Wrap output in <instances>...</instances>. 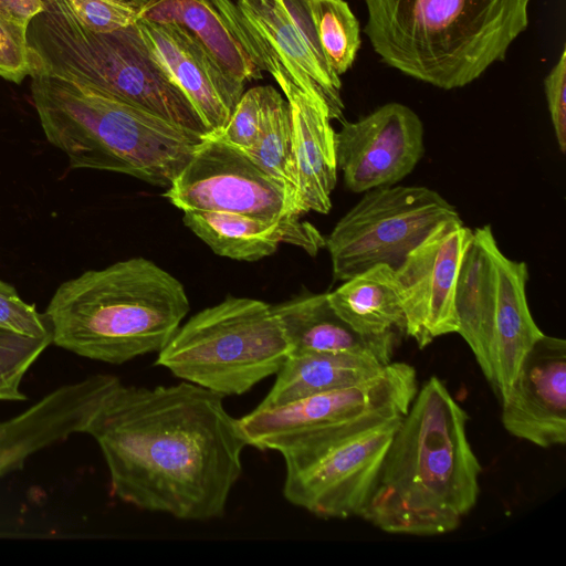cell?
<instances>
[{"label": "cell", "instance_id": "5bb4252c", "mask_svg": "<svg viewBox=\"0 0 566 566\" xmlns=\"http://www.w3.org/2000/svg\"><path fill=\"white\" fill-rule=\"evenodd\" d=\"M335 132L337 169L355 193L397 185L424 154V128L409 106L386 103Z\"/></svg>", "mask_w": 566, "mask_h": 566}, {"label": "cell", "instance_id": "4fadbf2b", "mask_svg": "<svg viewBox=\"0 0 566 566\" xmlns=\"http://www.w3.org/2000/svg\"><path fill=\"white\" fill-rule=\"evenodd\" d=\"M472 229L461 218L439 223L395 270L405 333L419 348L457 333V282Z\"/></svg>", "mask_w": 566, "mask_h": 566}, {"label": "cell", "instance_id": "484cf974", "mask_svg": "<svg viewBox=\"0 0 566 566\" xmlns=\"http://www.w3.org/2000/svg\"><path fill=\"white\" fill-rule=\"evenodd\" d=\"M243 151L268 175L295 189L290 107L274 87L261 133L255 143Z\"/></svg>", "mask_w": 566, "mask_h": 566}, {"label": "cell", "instance_id": "e0dca14e", "mask_svg": "<svg viewBox=\"0 0 566 566\" xmlns=\"http://www.w3.org/2000/svg\"><path fill=\"white\" fill-rule=\"evenodd\" d=\"M149 52L190 101L209 134L228 122L245 83L229 74L186 28L137 20Z\"/></svg>", "mask_w": 566, "mask_h": 566}, {"label": "cell", "instance_id": "ac0fdd59", "mask_svg": "<svg viewBox=\"0 0 566 566\" xmlns=\"http://www.w3.org/2000/svg\"><path fill=\"white\" fill-rule=\"evenodd\" d=\"M112 375L95 374L50 391L19 415L0 421V476L28 457L74 433H85Z\"/></svg>", "mask_w": 566, "mask_h": 566}, {"label": "cell", "instance_id": "4316f807", "mask_svg": "<svg viewBox=\"0 0 566 566\" xmlns=\"http://www.w3.org/2000/svg\"><path fill=\"white\" fill-rule=\"evenodd\" d=\"M52 344L51 337L31 338L0 329V401H24L23 377Z\"/></svg>", "mask_w": 566, "mask_h": 566}, {"label": "cell", "instance_id": "5b68a950", "mask_svg": "<svg viewBox=\"0 0 566 566\" xmlns=\"http://www.w3.org/2000/svg\"><path fill=\"white\" fill-rule=\"evenodd\" d=\"M31 97L46 140L74 169L169 187L202 136L91 85L33 71Z\"/></svg>", "mask_w": 566, "mask_h": 566}, {"label": "cell", "instance_id": "7a4b0ae2", "mask_svg": "<svg viewBox=\"0 0 566 566\" xmlns=\"http://www.w3.org/2000/svg\"><path fill=\"white\" fill-rule=\"evenodd\" d=\"M468 419L444 384L430 377L402 417L359 516L390 534L454 531L480 492L482 467Z\"/></svg>", "mask_w": 566, "mask_h": 566}, {"label": "cell", "instance_id": "8992f818", "mask_svg": "<svg viewBox=\"0 0 566 566\" xmlns=\"http://www.w3.org/2000/svg\"><path fill=\"white\" fill-rule=\"evenodd\" d=\"M33 71L91 85L202 137L199 114L156 62L135 24L96 33L80 23L66 0H44L28 27Z\"/></svg>", "mask_w": 566, "mask_h": 566}, {"label": "cell", "instance_id": "f1b7e54d", "mask_svg": "<svg viewBox=\"0 0 566 566\" xmlns=\"http://www.w3.org/2000/svg\"><path fill=\"white\" fill-rule=\"evenodd\" d=\"M72 12L87 30L108 33L137 21L136 0H66Z\"/></svg>", "mask_w": 566, "mask_h": 566}, {"label": "cell", "instance_id": "30bf717a", "mask_svg": "<svg viewBox=\"0 0 566 566\" xmlns=\"http://www.w3.org/2000/svg\"><path fill=\"white\" fill-rule=\"evenodd\" d=\"M459 217L450 202L428 187L368 190L325 238L333 277L344 282L377 264L396 270L439 223Z\"/></svg>", "mask_w": 566, "mask_h": 566}, {"label": "cell", "instance_id": "1f68e13d", "mask_svg": "<svg viewBox=\"0 0 566 566\" xmlns=\"http://www.w3.org/2000/svg\"><path fill=\"white\" fill-rule=\"evenodd\" d=\"M544 92L558 148L566 151V49L544 78Z\"/></svg>", "mask_w": 566, "mask_h": 566}, {"label": "cell", "instance_id": "7402d4cb", "mask_svg": "<svg viewBox=\"0 0 566 566\" xmlns=\"http://www.w3.org/2000/svg\"><path fill=\"white\" fill-rule=\"evenodd\" d=\"M387 365L354 353H301L287 357L260 408L350 387L379 375Z\"/></svg>", "mask_w": 566, "mask_h": 566}, {"label": "cell", "instance_id": "cb8c5ba5", "mask_svg": "<svg viewBox=\"0 0 566 566\" xmlns=\"http://www.w3.org/2000/svg\"><path fill=\"white\" fill-rule=\"evenodd\" d=\"M336 314L354 331L382 336L395 328L405 331V316L395 270L377 264L343 282L327 293Z\"/></svg>", "mask_w": 566, "mask_h": 566}, {"label": "cell", "instance_id": "ba28073f", "mask_svg": "<svg viewBox=\"0 0 566 566\" xmlns=\"http://www.w3.org/2000/svg\"><path fill=\"white\" fill-rule=\"evenodd\" d=\"M528 277L527 264L501 251L490 224L472 230L457 282V333L502 401L544 335L527 303Z\"/></svg>", "mask_w": 566, "mask_h": 566}, {"label": "cell", "instance_id": "277c9868", "mask_svg": "<svg viewBox=\"0 0 566 566\" xmlns=\"http://www.w3.org/2000/svg\"><path fill=\"white\" fill-rule=\"evenodd\" d=\"M364 33L387 65L442 90L464 87L528 25L530 0H365Z\"/></svg>", "mask_w": 566, "mask_h": 566}, {"label": "cell", "instance_id": "52a82bcc", "mask_svg": "<svg viewBox=\"0 0 566 566\" xmlns=\"http://www.w3.org/2000/svg\"><path fill=\"white\" fill-rule=\"evenodd\" d=\"M290 354L272 305L228 296L180 325L156 365L224 397L242 395L276 375Z\"/></svg>", "mask_w": 566, "mask_h": 566}, {"label": "cell", "instance_id": "d6a6232c", "mask_svg": "<svg viewBox=\"0 0 566 566\" xmlns=\"http://www.w3.org/2000/svg\"><path fill=\"white\" fill-rule=\"evenodd\" d=\"M43 10L44 0H0V15L24 28Z\"/></svg>", "mask_w": 566, "mask_h": 566}, {"label": "cell", "instance_id": "f546056e", "mask_svg": "<svg viewBox=\"0 0 566 566\" xmlns=\"http://www.w3.org/2000/svg\"><path fill=\"white\" fill-rule=\"evenodd\" d=\"M0 329L31 338L51 337L44 314L24 302L15 289L0 279Z\"/></svg>", "mask_w": 566, "mask_h": 566}, {"label": "cell", "instance_id": "603a6c76", "mask_svg": "<svg viewBox=\"0 0 566 566\" xmlns=\"http://www.w3.org/2000/svg\"><path fill=\"white\" fill-rule=\"evenodd\" d=\"M137 20L175 23L191 32L233 77L247 83L262 71L234 36L213 0H136Z\"/></svg>", "mask_w": 566, "mask_h": 566}, {"label": "cell", "instance_id": "44dd1931", "mask_svg": "<svg viewBox=\"0 0 566 566\" xmlns=\"http://www.w3.org/2000/svg\"><path fill=\"white\" fill-rule=\"evenodd\" d=\"M291 347V354L354 353L391 363L396 333L366 336L354 331L334 311L327 293L305 294L272 306Z\"/></svg>", "mask_w": 566, "mask_h": 566}, {"label": "cell", "instance_id": "ffe728a7", "mask_svg": "<svg viewBox=\"0 0 566 566\" xmlns=\"http://www.w3.org/2000/svg\"><path fill=\"white\" fill-rule=\"evenodd\" d=\"M243 17L286 67L292 81L328 109L331 119L343 120L342 82L319 62L281 0H238Z\"/></svg>", "mask_w": 566, "mask_h": 566}, {"label": "cell", "instance_id": "4dcf8cb0", "mask_svg": "<svg viewBox=\"0 0 566 566\" xmlns=\"http://www.w3.org/2000/svg\"><path fill=\"white\" fill-rule=\"evenodd\" d=\"M34 69V56L28 42V28L0 15V76L20 84Z\"/></svg>", "mask_w": 566, "mask_h": 566}, {"label": "cell", "instance_id": "7c38bea8", "mask_svg": "<svg viewBox=\"0 0 566 566\" xmlns=\"http://www.w3.org/2000/svg\"><path fill=\"white\" fill-rule=\"evenodd\" d=\"M181 211L265 219L301 216L296 190L263 171L243 150L206 135L163 195Z\"/></svg>", "mask_w": 566, "mask_h": 566}, {"label": "cell", "instance_id": "d6986e66", "mask_svg": "<svg viewBox=\"0 0 566 566\" xmlns=\"http://www.w3.org/2000/svg\"><path fill=\"white\" fill-rule=\"evenodd\" d=\"M184 224L216 254L253 262L272 255L281 243L303 249L314 256L325 238L301 216L265 219L231 212L182 211Z\"/></svg>", "mask_w": 566, "mask_h": 566}, {"label": "cell", "instance_id": "3957f363", "mask_svg": "<svg viewBox=\"0 0 566 566\" xmlns=\"http://www.w3.org/2000/svg\"><path fill=\"white\" fill-rule=\"evenodd\" d=\"M189 310L182 283L137 256L63 282L44 315L52 344L84 358L122 365L159 353Z\"/></svg>", "mask_w": 566, "mask_h": 566}, {"label": "cell", "instance_id": "9a60e30c", "mask_svg": "<svg viewBox=\"0 0 566 566\" xmlns=\"http://www.w3.org/2000/svg\"><path fill=\"white\" fill-rule=\"evenodd\" d=\"M249 55L260 71L276 81L290 107L292 153L296 195L302 213H328L337 184L335 130L327 107L291 78L277 56L258 35L249 43Z\"/></svg>", "mask_w": 566, "mask_h": 566}, {"label": "cell", "instance_id": "d4e9b609", "mask_svg": "<svg viewBox=\"0 0 566 566\" xmlns=\"http://www.w3.org/2000/svg\"><path fill=\"white\" fill-rule=\"evenodd\" d=\"M324 59L340 77L355 62L360 46L359 22L345 0H305Z\"/></svg>", "mask_w": 566, "mask_h": 566}, {"label": "cell", "instance_id": "8fae6325", "mask_svg": "<svg viewBox=\"0 0 566 566\" xmlns=\"http://www.w3.org/2000/svg\"><path fill=\"white\" fill-rule=\"evenodd\" d=\"M418 392L416 369L390 363L364 382L260 408L238 419L247 446L280 452L296 440L355 420L403 417Z\"/></svg>", "mask_w": 566, "mask_h": 566}, {"label": "cell", "instance_id": "2e32d148", "mask_svg": "<svg viewBox=\"0 0 566 566\" xmlns=\"http://www.w3.org/2000/svg\"><path fill=\"white\" fill-rule=\"evenodd\" d=\"M502 424L541 448L566 442V340L543 335L523 358L502 401Z\"/></svg>", "mask_w": 566, "mask_h": 566}, {"label": "cell", "instance_id": "83f0119b", "mask_svg": "<svg viewBox=\"0 0 566 566\" xmlns=\"http://www.w3.org/2000/svg\"><path fill=\"white\" fill-rule=\"evenodd\" d=\"M272 88L255 86L245 91L226 125L211 135L241 150L249 149L261 133Z\"/></svg>", "mask_w": 566, "mask_h": 566}, {"label": "cell", "instance_id": "9c48e42d", "mask_svg": "<svg viewBox=\"0 0 566 566\" xmlns=\"http://www.w3.org/2000/svg\"><path fill=\"white\" fill-rule=\"evenodd\" d=\"M401 419L355 420L303 437L281 450L284 497L322 518L359 516Z\"/></svg>", "mask_w": 566, "mask_h": 566}, {"label": "cell", "instance_id": "6da1fadb", "mask_svg": "<svg viewBox=\"0 0 566 566\" xmlns=\"http://www.w3.org/2000/svg\"><path fill=\"white\" fill-rule=\"evenodd\" d=\"M85 433L98 444L112 493L184 521L224 515L247 443L223 397L180 381L137 387L111 376Z\"/></svg>", "mask_w": 566, "mask_h": 566}]
</instances>
